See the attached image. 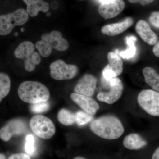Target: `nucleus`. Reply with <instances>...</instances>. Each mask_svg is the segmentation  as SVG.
I'll return each mask as SVG.
<instances>
[{
    "instance_id": "obj_1",
    "label": "nucleus",
    "mask_w": 159,
    "mask_h": 159,
    "mask_svg": "<svg viewBox=\"0 0 159 159\" xmlns=\"http://www.w3.org/2000/svg\"><path fill=\"white\" fill-rule=\"evenodd\" d=\"M90 128L96 135L107 140L119 139L124 132L122 122L112 115H107L93 120L90 124Z\"/></svg>"
},
{
    "instance_id": "obj_2",
    "label": "nucleus",
    "mask_w": 159,
    "mask_h": 159,
    "mask_svg": "<svg viewBox=\"0 0 159 159\" xmlns=\"http://www.w3.org/2000/svg\"><path fill=\"white\" fill-rule=\"evenodd\" d=\"M20 99L31 104L47 102L50 98V92L45 85L38 81H25L18 89Z\"/></svg>"
},
{
    "instance_id": "obj_3",
    "label": "nucleus",
    "mask_w": 159,
    "mask_h": 159,
    "mask_svg": "<svg viewBox=\"0 0 159 159\" xmlns=\"http://www.w3.org/2000/svg\"><path fill=\"white\" fill-rule=\"evenodd\" d=\"M35 46L42 56L48 57L51 55L53 49L59 51L67 50L69 43L62 37L61 32L54 31L50 33L43 34L41 40L38 41Z\"/></svg>"
},
{
    "instance_id": "obj_4",
    "label": "nucleus",
    "mask_w": 159,
    "mask_h": 159,
    "mask_svg": "<svg viewBox=\"0 0 159 159\" xmlns=\"http://www.w3.org/2000/svg\"><path fill=\"white\" fill-rule=\"evenodd\" d=\"M35 46L30 41L21 43L14 51L15 57L25 61V68L28 72H32L41 61L40 54L35 51Z\"/></svg>"
},
{
    "instance_id": "obj_5",
    "label": "nucleus",
    "mask_w": 159,
    "mask_h": 159,
    "mask_svg": "<svg viewBox=\"0 0 159 159\" xmlns=\"http://www.w3.org/2000/svg\"><path fill=\"white\" fill-rule=\"evenodd\" d=\"M29 15L25 9H19L12 13L0 16V35H8L15 26L25 25Z\"/></svg>"
},
{
    "instance_id": "obj_6",
    "label": "nucleus",
    "mask_w": 159,
    "mask_h": 159,
    "mask_svg": "<svg viewBox=\"0 0 159 159\" xmlns=\"http://www.w3.org/2000/svg\"><path fill=\"white\" fill-rule=\"evenodd\" d=\"M29 125L33 133L41 139H51L56 131L55 126L51 119L42 115H37L32 117Z\"/></svg>"
},
{
    "instance_id": "obj_7",
    "label": "nucleus",
    "mask_w": 159,
    "mask_h": 159,
    "mask_svg": "<svg viewBox=\"0 0 159 159\" xmlns=\"http://www.w3.org/2000/svg\"><path fill=\"white\" fill-rule=\"evenodd\" d=\"M138 102L142 109L153 116H159V93L153 90H142L138 96Z\"/></svg>"
},
{
    "instance_id": "obj_8",
    "label": "nucleus",
    "mask_w": 159,
    "mask_h": 159,
    "mask_svg": "<svg viewBox=\"0 0 159 159\" xmlns=\"http://www.w3.org/2000/svg\"><path fill=\"white\" fill-rule=\"evenodd\" d=\"M50 69L52 78L58 80L73 79L79 72L77 66L67 64L61 59H58L52 62Z\"/></svg>"
},
{
    "instance_id": "obj_9",
    "label": "nucleus",
    "mask_w": 159,
    "mask_h": 159,
    "mask_svg": "<svg viewBox=\"0 0 159 159\" xmlns=\"http://www.w3.org/2000/svg\"><path fill=\"white\" fill-rule=\"evenodd\" d=\"M106 81L108 83L109 91L99 93L97 99L101 102L112 104L122 96L123 91V84L122 80L117 77Z\"/></svg>"
},
{
    "instance_id": "obj_10",
    "label": "nucleus",
    "mask_w": 159,
    "mask_h": 159,
    "mask_svg": "<svg viewBox=\"0 0 159 159\" xmlns=\"http://www.w3.org/2000/svg\"><path fill=\"white\" fill-rule=\"evenodd\" d=\"M27 128L25 122L20 119L10 120L0 129V139L4 142H8L14 136L25 133Z\"/></svg>"
},
{
    "instance_id": "obj_11",
    "label": "nucleus",
    "mask_w": 159,
    "mask_h": 159,
    "mask_svg": "<svg viewBox=\"0 0 159 159\" xmlns=\"http://www.w3.org/2000/svg\"><path fill=\"white\" fill-rule=\"evenodd\" d=\"M108 64L102 71V76L105 81L116 77L122 74L123 64L120 57L113 52H109L107 55Z\"/></svg>"
},
{
    "instance_id": "obj_12",
    "label": "nucleus",
    "mask_w": 159,
    "mask_h": 159,
    "mask_svg": "<svg viewBox=\"0 0 159 159\" xmlns=\"http://www.w3.org/2000/svg\"><path fill=\"white\" fill-rule=\"evenodd\" d=\"M123 0H113L108 3H101L98 7V12L105 20L112 18L118 16L125 8Z\"/></svg>"
},
{
    "instance_id": "obj_13",
    "label": "nucleus",
    "mask_w": 159,
    "mask_h": 159,
    "mask_svg": "<svg viewBox=\"0 0 159 159\" xmlns=\"http://www.w3.org/2000/svg\"><path fill=\"white\" fill-rule=\"evenodd\" d=\"M97 79L91 74L83 76L74 87L75 93L92 97L95 93L97 88Z\"/></svg>"
},
{
    "instance_id": "obj_14",
    "label": "nucleus",
    "mask_w": 159,
    "mask_h": 159,
    "mask_svg": "<svg viewBox=\"0 0 159 159\" xmlns=\"http://www.w3.org/2000/svg\"><path fill=\"white\" fill-rule=\"evenodd\" d=\"M71 99L84 111L94 116L99 109V106L96 100L92 97L77 93H72Z\"/></svg>"
},
{
    "instance_id": "obj_15",
    "label": "nucleus",
    "mask_w": 159,
    "mask_h": 159,
    "mask_svg": "<svg viewBox=\"0 0 159 159\" xmlns=\"http://www.w3.org/2000/svg\"><path fill=\"white\" fill-rule=\"evenodd\" d=\"M135 29L142 39L149 45H154L157 42V36L146 21L139 20L136 25Z\"/></svg>"
},
{
    "instance_id": "obj_16",
    "label": "nucleus",
    "mask_w": 159,
    "mask_h": 159,
    "mask_svg": "<svg viewBox=\"0 0 159 159\" xmlns=\"http://www.w3.org/2000/svg\"><path fill=\"white\" fill-rule=\"evenodd\" d=\"M133 23L132 18L127 17L122 22L103 26L101 29V32L108 36H116L126 31L132 25Z\"/></svg>"
},
{
    "instance_id": "obj_17",
    "label": "nucleus",
    "mask_w": 159,
    "mask_h": 159,
    "mask_svg": "<svg viewBox=\"0 0 159 159\" xmlns=\"http://www.w3.org/2000/svg\"><path fill=\"white\" fill-rule=\"evenodd\" d=\"M27 5V11L31 17L37 16L39 11L47 12L50 6L48 3L43 0H23Z\"/></svg>"
},
{
    "instance_id": "obj_18",
    "label": "nucleus",
    "mask_w": 159,
    "mask_h": 159,
    "mask_svg": "<svg viewBox=\"0 0 159 159\" xmlns=\"http://www.w3.org/2000/svg\"><path fill=\"white\" fill-rule=\"evenodd\" d=\"M147 142L139 134H129L124 138L123 144L124 147L129 150H138L145 147Z\"/></svg>"
},
{
    "instance_id": "obj_19",
    "label": "nucleus",
    "mask_w": 159,
    "mask_h": 159,
    "mask_svg": "<svg viewBox=\"0 0 159 159\" xmlns=\"http://www.w3.org/2000/svg\"><path fill=\"white\" fill-rule=\"evenodd\" d=\"M143 74L145 82L159 93V74L152 68L146 67L143 70Z\"/></svg>"
},
{
    "instance_id": "obj_20",
    "label": "nucleus",
    "mask_w": 159,
    "mask_h": 159,
    "mask_svg": "<svg viewBox=\"0 0 159 159\" xmlns=\"http://www.w3.org/2000/svg\"><path fill=\"white\" fill-rule=\"evenodd\" d=\"M137 41L135 36H129L125 38V41L128 47L126 50L122 51L119 55L124 59H129L135 56L136 53V47L135 43Z\"/></svg>"
},
{
    "instance_id": "obj_21",
    "label": "nucleus",
    "mask_w": 159,
    "mask_h": 159,
    "mask_svg": "<svg viewBox=\"0 0 159 159\" xmlns=\"http://www.w3.org/2000/svg\"><path fill=\"white\" fill-rule=\"evenodd\" d=\"M11 88V80L8 74L0 73V102L9 94Z\"/></svg>"
},
{
    "instance_id": "obj_22",
    "label": "nucleus",
    "mask_w": 159,
    "mask_h": 159,
    "mask_svg": "<svg viewBox=\"0 0 159 159\" xmlns=\"http://www.w3.org/2000/svg\"><path fill=\"white\" fill-rule=\"evenodd\" d=\"M57 119L64 125H70L76 123L75 113L66 109H62L59 111Z\"/></svg>"
},
{
    "instance_id": "obj_23",
    "label": "nucleus",
    "mask_w": 159,
    "mask_h": 159,
    "mask_svg": "<svg viewBox=\"0 0 159 159\" xmlns=\"http://www.w3.org/2000/svg\"><path fill=\"white\" fill-rule=\"evenodd\" d=\"M76 123L79 126L85 125L93 120L94 117L84 111H80L75 113Z\"/></svg>"
},
{
    "instance_id": "obj_24",
    "label": "nucleus",
    "mask_w": 159,
    "mask_h": 159,
    "mask_svg": "<svg viewBox=\"0 0 159 159\" xmlns=\"http://www.w3.org/2000/svg\"><path fill=\"white\" fill-rule=\"evenodd\" d=\"M35 140L34 136L32 135L29 134L27 136L25 143V150L28 154L32 155L35 151L34 146Z\"/></svg>"
},
{
    "instance_id": "obj_25",
    "label": "nucleus",
    "mask_w": 159,
    "mask_h": 159,
    "mask_svg": "<svg viewBox=\"0 0 159 159\" xmlns=\"http://www.w3.org/2000/svg\"><path fill=\"white\" fill-rule=\"evenodd\" d=\"M50 105L48 102H41L36 104H31L30 109L35 113H41L48 110Z\"/></svg>"
},
{
    "instance_id": "obj_26",
    "label": "nucleus",
    "mask_w": 159,
    "mask_h": 159,
    "mask_svg": "<svg viewBox=\"0 0 159 159\" xmlns=\"http://www.w3.org/2000/svg\"><path fill=\"white\" fill-rule=\"evenodd\" d=\"M149 21L152 25L159 29V11H155L151 14Z\"/></svg>"
},
{
    "instance_id": "obj_27",
    "label": "nucleus",
    "mask_w": 159,
    "mask_h": 159,
    "mask_svg": "<svg viewBox=\"0 0 159 159\" xmlns=\"http://www.w3.org/2000/svg\"><path fill=\"white\" fill-rule=\"evenodd\" d=\"M8 159H31L29 155L26 153H20L11 155Z\"/></svg>"
},
{
    "instance_id": "obj_28",
    "label": "nucleus",
    "mask_w": 159,
    "mask_h": 159,
    "mask_svg": "<svg viewBox=\"0 0 159 159\" xmlns=\"http://www.w3.org/2000/svg\"><path fill=\"white\" fill-rule=\"evenodd\" d=\"M154 0H128L131 3H139L142 6L148 5L152 3Z\"/></svg>"
},
{
    "instance_id": "obj_29",
    "label": "nucleus",
    "mask_w": 159,
    "mask_h": 159,
    "mask_svg": "<svg viewBox=\"0 0 159 159\" xmlns=\"http://www.w3.org/2000/svg\"><path fill=\"white\" fill-rule=\"evenodd\" d=\"M154 45L152 49V52L156 56L159 57V40Z\"/></svg>"
},
{
    "instance_id": "obj_30",
    "label": "nucleus",
    "mask_w": 159,
    "mask_h": 159,
    "mask_svg": "<svg viewBox=\"0 0 159 159\" xmlns=\"http://www.w3.org/2000/svg\"><path fill=\"white\" fill-rule=\"evenodd\" d=\"M152 159H159V146L156 149L152 157Z\"/></svg>"
},
{
    "instance_id": "obj_31",
    "label": "nucleus",
    "mask_w": 159,
    "mask_h": 159,
    "mask_svg": "<svg viewBox=\"0 0 159 159\" xmlns=\"http://www.w3.org/2000/svg\"><path fill=\"white\" fill-rule=\"evenodd\" d=\"M113 0H99V2H100V4L101 3H106L109 2H111Z\"/></svg>"
},
{
    "instance_id": "obj_32",
    "label": "nucleus",
    "mask_w": 159,
    "mask_h": 159,
    "mask_svg": "<svg viewBox=\"0 0 159 159\" xmlns=\"http://www.w3.org/2000/svg\"><path fill=\"white\" fill-rule=\"evenodd\" d=\"M0 159H6V156L4 154L0 153Z\"/></svg>"
},
{
    "instance_id": "obj_33",
    "label": "nucleus",
    "mask_w": 159,
    "mask_h": 159,
    "mask_svg": "<svg viewBox=\"0 0 159 159\" xmlns=\"http://www.w3.org/2000/svg\"><path fill=\"white\" fill-rule=\"evenodd\" d=\"M73 159H86L84 157H80V156H78L75 157Z\"/></svg>"
}]
</instances>
